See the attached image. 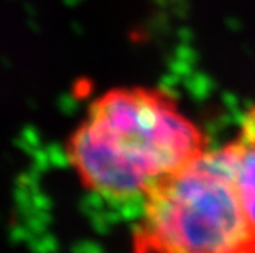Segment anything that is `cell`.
<instances>
[{"label": "cell", "mask_w": 255, "mask_h": 253, "mask_svg": "<svg viewBox=\"0 0 255 253\" xmlns=\"http://www.w3.org/2000/svg\"><path fill=\"white\" fill-rule=\"evenodd\" d=\"M242 207L255 232V105L244 115L236 137L226 143Z\"/></svg>", "instance_id": "3957f363"}, {"label": "cell", "mask_w": 255, "mask_h": 253, "mask_svg": "<svg viewBox=\"0 0 255 253\" xmlns=\"http://www.w3.org/2000/svg\"><path fill=\"white\" fill-rule=\"evenodd\" d=\"M140 253H254L227 147L206 148L142 199L132 229Z\"/></svg>", "instance_id": "7a4b0ae2"}, {"label": "cell", "mask_w": 255, "mask_h": 253, "mask_svg": "<svg viewBox=\"0 0 255 253\" xmlns=\"http://www.w3.org/2000/svg\"><path fill=\"white\" fill-rule=\"evenodd\" d=\"M208 138L170 92L121 85L91 100L66 143L81 186L107 201H142L196 158Z\"/></svg>", "instance_id": "6da1fadb"}]
</instances>
